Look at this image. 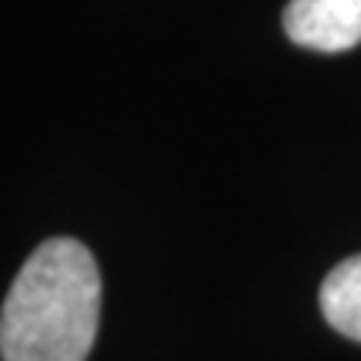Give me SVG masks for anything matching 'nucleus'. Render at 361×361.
I'll use <instances>...</instances> for the list:
<instances>
[{
  "mask_svg": "<svg viewBox=\"0 0 361 361\" xmlns=\"http://www.w3.org/2000/svg\"><path fill=\"white\" fill-rule=\"evenodd\" d=\"M101 324V271L78 238H47L0 308L4 361H87Z\"/></svg>",
  "mask_w": 361,
  "mask_h": 361,
  "instance_id": "nucleus-1",
  "label": "nucleus"
},
{
  "mask_svg": "<svg viewBox=\"0 0 361 361\" xmlns=\"http://www.w3.org/2000/svg\"><path fill=\"white\" fill-rule=\"evenodd\" d=\"M298 47L341 54L361 44V0H291L281 13Z\"/></svg>",
  "mask_w": 361,
  "mask_h": 361,
  "instance_id": "nucleus-2",
  "label": "nucleus"
},
{
  "mask_svg": "<svg viewBox=\"0 0 361 361\" xmlns=\"http://www.w3.org/2000/svg\"><path fill=\"white\" fill-rule=\"evenodd\" d=\"M322 314L338 335L361 345V255L345 258L338 268L328 271L322 284Z\"/></svg>",
  "mask_w": 361,
  "mask_h": 361,
  "instance_id": "nucleus-3",
  "label": "nucleus"
}]
</instances>
